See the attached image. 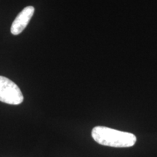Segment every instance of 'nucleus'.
<instances>
[{"instance_id": "obj_1", "label": "nucleus", "mask_w": 157, "mask_h": 157, "mask_svg": "<svg viewBox=\"0 0 157 157\" xmlns=\"http://www.w3.org/2000/svg\"><path fill=\"white\" fill-rule=\"evenodd\" d=\"M92 137L99 144L115 148L132 147L137 140L136 136L132 133L103 126L94 127L92 130Z\"/></svg>"}, {"instance_id": "obj_2", "label": "nucleus", "mask_w": 157, "mask_h": 157, "mask_svg": "<svg viewBox=\"0 0 157 157\" xmlns=\"http://www.w3.org/2000/svg\"><path fill=\"white\" fill-rule=\"evenodd\" d=\"M0 101L10 105H19L23 95L18 86L8 78L0 76Z\"/></svg>"}, {"instance_id": "obj_3", "label": "nucleus", "mask_w": 157, "mask_h": 157, "mask_svg": "<svg viewBox=\"0 0 157 157\" xmlns=\"http://www.w3.org/2000/svg\"><path fill=\"white\" fill-rule=\"evenodd\" d=\"M34 7L33 6H28L17 15L11 25L10 31L12 34L18 35L23 32L34 15Z\"/></svg>"}]
</instances>
